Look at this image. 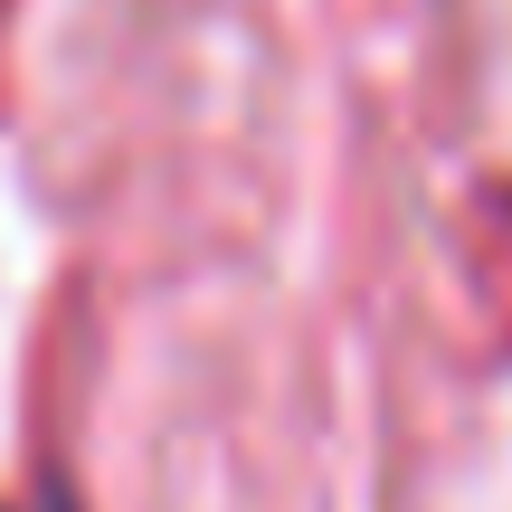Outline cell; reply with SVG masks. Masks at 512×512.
<instances>
[{"mask_svg":"<svg viewBox=\"0 0 512 512\" xmlns=\"http://www.w3.org/2000/svg\"><path fill=\"white\" fill-rule=\"evenodd\" d=\"M38 512H76V503H67V494H57V484H48V494H38Z\"/></svg>","mask_w":512,"mask_h":512,"instance_id":"1","label":"cell"}]
</instances>
